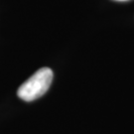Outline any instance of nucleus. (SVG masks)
<instances>
[{"mask_svg":"<svg viewBox=\"0 0 134 134\" xmlns=\"http://www.w3.org/2000/svg\"><path fill=\"white\" fill-rule=\"evenodd\" d=\"M52 81V70L49 68H42L20 86L17 94L25 101H33L47 92Z\"/></svg>","mask_w":134,"mask_h":134,"instance_id":"obj_1","label":"nucleus"},{"mask_svg":"<svg viewBox=\"0 0 134 134\" xmlns=\"http://www.w3.org/2000/svg\"><path fill=\"white\" fill-rule=\"evenodd\" d=\"M116 1H127V0H116Z\"/></svg>","mask_w":134,"mask_h":134,"instance_id":"obj_2","label":"nucleus"}]
</instances>
